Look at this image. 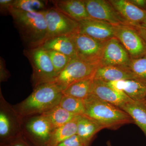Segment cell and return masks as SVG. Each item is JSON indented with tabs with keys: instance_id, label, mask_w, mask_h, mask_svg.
<instances>
[{
	"instance_id": "obj_10",
	"label": "cell",
	"mask_w": 146,
	"mask_h": 146,
	"mask_svg": "<svg viewBox=\"0 0 146 146\" xmlns=\"http://www.w3.org/2000/svg\"><path fill=\"white\" fill-rule=\"evenodd\" d=\"M115 37L122 44L132 59L146 54V44L136 29L127 25L114 26Z\"/></svg>"
},
{
	"instance_id": "obj_12",
	"label": "cell",
	"mask_w": 146,
	"mask_h": 146,
	"mask_svg": "<svg viewBox=\"0 0 146 146\" xmlns=\"http://www.w3.org/2000/svg\"><path fill=\"white\" fill-rule=\"evenodd\" d=\"M131 58L119 41L115 37L106 43L99 66L129 67Z\"/></svg>"
},
{
	"instance_id": "obj_2",
	"label": "cell",
	"mask_w": 146,
	"mask_h": 146,
	"mask_svg": "<svg viewBox=\"0 0 146 146\" xmlns=\"http://www.w3.org/2000/svg\"><path fill=\"white\" fill-rule=\"evenodd\" d=\"M63 96V90L54 82L44 84L13 107L22 117L42 115L59 105Z\"/></svg>"
},
{
	"instance_id": "obj_32",
	"label": "cell",
	"mask_w": 146,
	"mask_h": 146,
	"mask_svg": "<svg viewBox=\"0 0 146 146\" xmlns=\"http://www.w3.org/2000/svg\"><path fill=\"white\" fill-rule=\"evenodd\" d=\"M13 0H1L0 9L1 12L9 13V11L11 7Z\"/></svg>"
},
{
	"instance_id": "obj_7",
	"label": "cell",
	"mask_w": 146,
	"mask_h": 146,
	"mask_svg": "<svg viewBox=\"0 0 146 146\" xmlns=\"http://www.w3.org/2000/svg\"><path fill=\"white\" fill-rule=\"evenodd\" d=\"M99 65L91 64L73 58L62 72L57 76L54 82L62 90H65L72 84L80 80L94 78Z\"/></svg>"
},
{
	"instance_id": "obj_25",
	"label": "cell",
	"mask_w": 146,
	"mask_h": 146,
	"mask_svg": "<svg viewBox=\"0 0 146 146\" xmlns=\"http://www.w3.org/2000/svg\"><path fill=\"white\" fill-rule=\"evenodd\" d=\"M59 106L72 114L76 115H86V108L83 100L63 95Z\"/></svg>"
},
{
	"instance_id": "obj_15",
	"label": "cell",
	"mask_w": 146,
	"mask_h": 146,
	"mask_svg": "<svg viewBox=\"0 0 146 146\" xmlns=\"http://www.w3.org/2000/svg\"><path fill=\"white\" fill-rule=\"evenodd\" d=\"M91 94L100 99L120 108L131 100L122 91L110 87L105 82L95 79L92 84Z\"/></svg>"
},
{
	"instance_id": "obj_9",
	"label": "cell",
	"mask_w": 146,
	"mask_h": 146,
	"mask_svg": "<svg viewBox=\"0 0 146 146\" xmlns=\"http://www.w3.org/2000/svg\"><path fill=\"white\" fill-rule=\"evenodd\" d=\"M75 46L77 58L91 64L99 65L106 42L77 33L72 35Z\"/></svg>"
},
{
	"instance_id": "obj_17",
	"label": "cell",
	"mask_w": 146,
	"mask_h": 146,
	"mask_svg": "<svg viewBox=\"0 0 146 146\" xmlns=\"http://www.w3.org/2000/svg\"><path fill=\"white\" fill-rule=\"evenodd\" d=\"M106 82L110 87L122 91L133 100H146V84L138 80L129 79Z\"/></svg>"
},
{
	"instance_id": "obj_6",
	"label": "cell",
	"mask_w": 146,
	"mask_h": 146,
	"mask_svg": "<svg viewBox=\"0 0 146 146\" xmlns=\"http://www.w3.org/2000/svg\"><path fill=\"white\" fill-rule=\"evenodd\" d=\"M55 129L42 115L23 118L22 135L32 146H46Z\"/></svg>"
},
{
	"instance_id": "obj_23",
	"label": "cell",
	"mask_w": 146,
	"mask_h": 146,
	"mask_svg": "<svg viewBox=\"0 0 146 146\" xmlns=\"http://www.w3.org/2000/svg\"><path fill=\"white\" fill-rule=\"evenodd\" d=\"M52 125L57 128L72 121L78 115L68 112L58 105L42 114Z\"/></svg>"
},
{
	"instance_id": "obj_35",
	"label": "cell",
	"mask_w": 146,
	"mask_h": 146,
	"mask_svg": "<svg viewBox=\"0 0 146 146\" xmlns=\"http://www.w3.org/2000/svg\"><path fill=\"white\" fill-rule=\"evenodd\" d=\"M106 144H107V146H112V144H111V142H110V141H108L107 143Z\"/></svg>"
},
{
	"instance_id": "obj_29",
	"label": "cell",
	"mask_w": 146,
	"mask_h": 146,
	"mask_svg": "<svg viewBox=\"0 0 146 146\" xmlns=\"http://www.w3.org/2000/svg\"><path fill=\"white\" fill-rule=\"evenodd\" d=\"M57 146H88L80 137L77 135H74L60 143Z\"/></svg>"
},
{
	"instance_id": "obj_28",
	"label": "cell",
	"mask_w": 146,
	"mask_h": 146,
	"mask_svg": "<svg viewBox=\"0 0 146 146\" xmlns=\"http://www.w3.org/2000/svg\"><path fill=\"white\" fill-rule=\"evenodd\" d=\"M57 76L67 67L73 58L56 51L47 50Z\"/></svg>"
},
{
	"instance_id": "obj_11",
	"label": "cell",
	"mask_w": 146,
	"mask_h": 146,
	"mask_svg": "<svg viewBox=\"0 0 146 146\" xmlns=\"http://www.w3.org/2000/svg\"><path fill=\"white\" fill-rule=\"evenodd\" d=\"M84 1L90 18L114 26L126 25L109 1L84 0Z\"/></svg>"
},
{
	"instance_id": "obj_14",
	"label": "cell",
	"mask_w": 146,
	"mask_h": 146,
	"mask_svg": "<svg viewBox=\"0 0 146 146\" xmlns=\"http://www.w3.org/2000/svg\"><path fill=\"white\" fill-rule=\"evenodd\" d=\"M108 1L126 25L135 27L146 22V11L137 7L129 0Z\"/></svg>"
},
{
	"instance_id": "obj_18",
	"label": "cell",
	"mask_w": 146,
	"mask_h": 146,
	"mask_svg": "<svg viewBox=\"0 0 146 146\" xmlns=\"http://www.w3.org/2000/svg\"><path fill=\"white\" fill-rule=\"evenodd\" d=\"M94 78L105 82L136 79L129 67L117 66H99Z\"/></svg>"
},
{
	"instance_id": "obj_1",
	"label": "cell",
	"mask_w": 146,
	"mask_h": 146,
	"mask_svg": "<svg viewBox=\"0 0 146 146\" xmlns=\"http://www.w3.org/2000/svg\"><path fill=\"white\" fill-rule=\"evenodd\" d=\"M9 13L27 49L41 47L47 39V27L44 11L29 12L11 8Z\"/></svg>"
},
{
	"instance_id": "obj_30",
	"label": "cell",
	"mask_w": 146,
	"mask_h": 146,
	"mask_svg": "<svg viewBox=\"0 0 146 146\" xmlns=\"http://www.w3.org/2000/svg\"><path fill=\"white\" fill-rule=\"evenodd\" d=\"M10 73L5 67L4 61L1 57L0 60V82H6L10 77Z\"/></svg>"
},
{
	"instance_id": "obj_19",
	"label": "cell",
	"mask_w": 146,
	"mask_h": 146,
	"mask_svg": "<svg viewBox=\"0 0 146 146\" xmlns=\"http://www.w3.org/2000/svg\"><path fill=\"white\" fill-rule=\"evenodd\" d=\"M104 129L101 125L86 115H78V117L76 134L87 146H90L94 136Z\"/></svg>"
},
{
	"instance_id": "obj_31",
	"label": "cell",
	"mask_w": 146,
	"mask_h": 146,
	"mask_svg": "<svg viewBox=\"0 0 146 146\" xmlns=\"http://www.w3.org/2000/svg\"><path fill=\"white\" fill-rule=\"evenodd\" d=\"M7 146H32L24 138L23 135L18 137Z\"/></svg>"
},
{
	"instance_id": "obj_21",
	"label": "cell",
	"mask_w": 146,
	"mask_h": 146,
	"mask_svg": "<svg viewBox=\"0 0 146 146\" xmlns=\"http://www.w3.org/2000/svg\"><path fill=\"white\" fill-rule=\"evenodd\" d=\"M133 119L146 137V100L135 101L131 99L121 108Z\"/></svg>"
},
{
	"instance_id": "obj_5",
	"label": "cell",
	"mask_w": 146,
	"mask_h": 146,
	"mask_svg": "<svg viewBox=\"0 0 146 146\" xmlns=\"http://www.w3.org/2000/svg\"><path fill=\"white\" fill-rule=\"evenodd\" d=\"M23 118L6 100L0 90V146L9 145L22 135Z\"/></svg>"
},
{
	"instance_id": "obj_27",
	"label": "cell",
	"mask_w": 146,
	"mask_h": 146,
	"mask_svg": "<svg viewBox=\"0 0 146 146\" xmlns=\"http://www.w3.org/2000/svg\"><path fill=\"white\" fill-rule=\"evenodd\" d=\"M129 68L136 80L146 84V54L139 58H131Z\"/></svg>"
},
{
	"instance_id": "obj_4",
	"label": "cell",
	"mask_w": 146,
	"mask_h": 146,
	"mask_svg": "<svg viewBox=\"0 0 146 146\" xmlns=\"http://www.w3.org/2000/svg\"><path fill=\"white\" fill-rule=\"evenodd\" d=\"M24 54L32 68L31 81L33 89L41 84L55 81L57 74L46 50L42 46L27 49L24 50Z\"/></svg>"
},
{
	"instance_id": "obj_20",
	"label": "cell",
	"mask_w": 146,
	"mask_h": 146,
	"mask_svg": "<svg viewBox=\"0 0 146 146\" xmlns=\"http://www.w3.org/2000/svg\"><path fill=\"white\" fill-rule=\"evenodd\" d=\"M42 47L47 50H52L62 53L72 58H77L75 46L72 35L56 36L48 39Z\"/></svg>"
},
{
	"instance_id": "obj_3",
	"label": "cell",
	"mask_w": 146,
	"mask_h": 146,
	"mask_svg": "<svg viewBox=\"0 0 146 146\" xmlns=\"http://www.w3.org/2000/svg\"><path fill=\"white\" fill-rule=\"evenodd\" d=\"M84 100L86 115L104 128L117 129L124 125L134 123L131 117L119 108L90 94Z\"/></svg>"
},
{
	"instance_id": "obj_24",
	"label": "cell",
	"mask_w": 146,
	"mask_h": 146,
	"mask_svg": "<svg viewBox=\"0 0 146 146\" xmlns=\"http://www.w3.org/2000/svg\"><path fill=\"white\" fill-rule=\"evenodd\" d=\"M94 78L85 79L72 84L63 91V95L84 100L91 94Z\"/></svg>"
},
{
	"instance_id": "obj_22",
	"label": "cell",
	"mask_w": 146,
	"mask_h": 146,
	"mask_svg": "<svg viewBox=\"0 0 146 146\" xmlns=\"http://www.w3.org/2000/svg\"><path fill=\"white\" fill-rule=\"evenodd\" d=\"M78 116L65 125L56 128L46 146H57L66 139L76 134Z\"/></svg>"
},
{
	"instance_id": "obj_13",
	"label": "cell",
	"mask_w": 146,
	"mask_h": 146,
	"mask_svg": "<svg viewBox=\"0 0 146 146\" xmlns=\"http://www.w3.org/2000/svg\"><path fill=\"white\" fill-rule=\"evenodd\" d=\"M78 24V33L103 42L115 37L114 26L106 22L89 18Z\"/></svg>"
},
{
	"instance_id": "obj_37",
	"label": "cell",
	"mask_w": 146,
	"mask_h": 146,
	"mask_svg": "<svg viewBox=\"0 0 146 146\" xmlns=\"http://www.w3.org/2000/svg\"></svg>"
},
{
	"instance_id": "obj_36",
	"label": "cell",
	"mask_w": 146,
	"mask_h": 146,
	"mask_svg": "<svg viewBox=\"0 0 146 146\" xmlns=\"http://www.w3.org/2000/svg\"></svg>"
},
{
	"instance_id": "obj_34",
	"label": "cell",
	"mask_w": 146,
	"mask_h": 146,
	"mask_svg": "<svg viewBox=\"0 0 146 146\" xmlns=\"http://www.w3.org/2000/svg\"><path fill=\"white\" fill-rule=\"evenodd\" d=\"M138 8L146 11V0H129Z\"/></svg>"
},
{
	"instance_id": "obj_16",
	"label": "cell",
	"mask_w": 146,
	"mask_h": 146,
	"mask_svg": "<svg viewBox=\"0 0 146 146\" xmlns=\"http://www.w3.org/2000/svg\"><path fill=\"white\" fill-rule=\"evenodd\" d=\"M51 2L54 7L77 22L91 18L84 0H55Z\"/></svg>"
},
{
	"instance_id": "obj_8",
	"label": "cell",
	"mask_w": 146,
	"mask_h": 146,
	"mask_svg": "<svg viewBox=\"0 0 146 146\" xmlns=\"http://www.w3.org/2000/svg\"><path fill=\"white\" fill-rule=\"evenodd\" d=\"M44 13L47 27L46 41L56 36L71 35L78 33V22L54 7L47 8L44 11Z\"/></svg>"
},
{
	"instance_id": "obj_33",
	"label": "cell",
	"mask_w": 146,
	"mask_h": 146,
	"mask_svg": "<svg viewBox=\"0 0 146 146\" xmlns=\"http://www.w3.org/2000/svg\"><path fill=\"white\" fill-rule=\"evenodd\" d=\"M133 28L136 30L146 44V22L139 26Z\"/></svg>"
},
{
	"instance_id": "obj_26",
	"label": "cell",
	"mask_w": 146,
	"mask_h": 146,
	"mask_svg": "<svg viewBox=\"0 0 146 146\" xmlns=\"http://www.w3.org/2000/svg\"><path fill=\"white\" fill-rule=\"evenodd\" d=\"M48 2L40 0H13L11 8L25 12H39L47 9Z\"/></svg>"
}]
</instances>
